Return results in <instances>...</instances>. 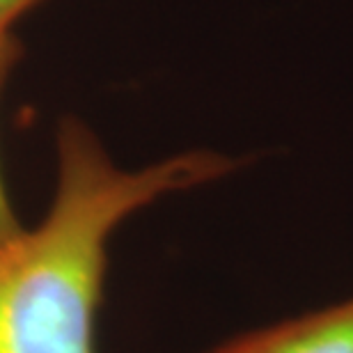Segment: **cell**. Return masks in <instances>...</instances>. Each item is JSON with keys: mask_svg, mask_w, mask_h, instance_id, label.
<instances>
[{"mask_svg": "<svg viewBox=\"0 0 353 353\" xmlns=\"http://www.w3.org/2000/svg\"><path fill=\"white\" fill-rule=\"evenodd\" d=\"M55 154L58 174L44 218L0 243V353H97L115 232L161 197L236 168L211 150L122 168L76 117L58 126Z\"/></svg>", "mask_w": 353, "mask_h": 353, "instance_id": "cell-1", "label": "cell"}, {"mask_svg": "<svg viewBox=\"0 0 353 353\" xmlns=\"http://www.w3.org/2000/svg\"><path fill=\"white\" fill-rule=\"evenodd\" d=\"M202 353H353V296L234 335Z\"/></svg>", "mask_w": 353, "mask_h": 353, "instance_id": "cell-2", "label": "cell"}, {"mask_svg": "<svg viewBox=\"0 0 353 353\" xmlns=\"http://www.w3.org/2000/svg\"><path fill=\"white\" fill-rule=\"evenodd\" d=\"M19 60V44L12 34H3L0 37V88L7 79V74L12 72L14 62ZM23 223L19 221L17 211H14L12 197L7 193L3 172H0V243L7 241L10 236H14L17 232H21Z\"/></svg>", "mask_w": 353, "mask_h": 353, "instance_id": "cell-3", "label": "cell"}, {"mask_svg": "<svg viewBox=\"0 0 353 353\" xmlns=\"http://www.w3.org/2000/svg\"><path fill=\"white\" fill-rule=\"evenodd\" d=\"M37 3L39 0H0V37L12 34V26Z\"/></svg>", "mask_w": 353, "mask_h": 353, "instance_id": "cell-4", "label": "cell"}]
</instances>
